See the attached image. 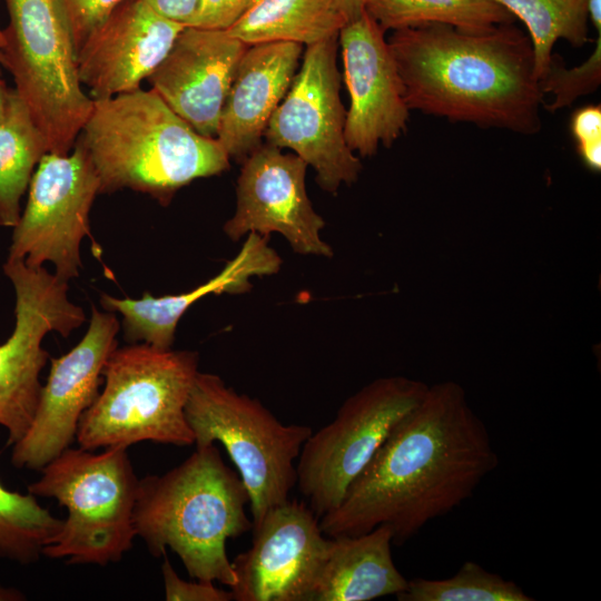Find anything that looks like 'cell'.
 I'll list each match as a JSON object with an SVG mask.
<instances>
[{
    "mask_svg": "<svg viewBox=\"0 0 601 601\" xmlns=\"http://www.w3.org/2000/svg\"><path fill=\"white\" fill-rule=\"evenodd\" d=\"M499 465L484 422L452 381L428 386L392 430L336 509L319 518L328 538L378 525L401 545L470 499Z\"/></svg>",
    "mask_w": 601,
    "mask_h": 601,
    "instance_id": "6da1fadb",
    "label": "cell"
},
{
    "mask_svg": "<svg viewBox=\"0 0 601 601\" xmlns=\"http://www.w3.org/2000/svg\"><path fill=\"white\" fill-rule=\"evenodd\" d=\"M387 41L410 110L523 135L540 130L532 45L513 23L480 32L426 24L394 30Z\"/></svg>",
    "mask_w": 601,
    "mask_h": 601,
    "instance_id": "7a4b0ae2",
    "label": "cell"
},
{
    "mask_svg": "<svg viewBox=\"0 0 601 601\" xmlns=\"http://www.w3.org/2000/svg\"><path fill=\"white\" fill-rule=\"evenodd\" d=\"M77 140L99 178V194L131 189L168 205L184 186L229 168L216 138L197 132L152 90L93 100Z\"/></svg>",
    "mask_w": 601,
    "mask_h": 601,
    "instance_id": "3957f363",
    "label": "cell"
},
{
    "mask_svg": "<svg viewBox=\"0 0 601 601\" xmlns=\"http://www.w3.org/2000/svg\"><path fill=\"white\" fill-rule=\"evenodd\" d=\"M248 492L215 444L196 447L161 475L139 480L134 508L136 535L154 556L170 549L190 578L229 588L236 575L226 553L228 539L253 529Z\"/></svg>",
    "mask_w": 601,
    "mask_h": 601,
    "instance_id": "277c9868",
    "label": "cell"
},
{
    "mask_svg": "<svg viewBox=\"0 0 601 601\" xmlns=\"http://www.w3.org/2000/svg\"><path fill=\"white\" fill-rule=\"evenodd\" d=\"M198 372L196 352L146 343L116 347L102 368L105 387L79 421L78 445L89 451L142 441L194 445L185 407Z\"/></svg>",
    "mask_w": 601,
    "mask_h": 601,
    "instance_id": "5b68a950",
    "label": "cell"
},
{
    "mask_svg": "<svg viewBox=\"0 0 601 601\" xmlns=\"http://www.w3.org/2000/svg\"><path fill=\"white\" fill-rule=\"evenodd\" d=\"M127 449L112 446L95 454L80 446L68 447L41 469L40 479L28 492L55 499L68 511L43 555L107 565L120 561L131 549L139 480Z\"/></svg>",
    "mask_w": 601,
    "mask_h": 601,
    "instance_id": "8992f818",
    "label": "cell"
},
{
    "mask_svg": "<svg viewBox=\"0 0 601 601\" xmlns=\"http://www.w3.org/2000/svg\"><path fill=\"white\" fill-rule=\"evenodd\" d=\"M185 414L196 447L219 442L226 450L248 492L253 526L289 499L311 426L284 424L257 398L236 392L216 374L201 372Z\"/></svg>",
    "mask_w": 601,
    "mask_h": 601,
    "instance_id": "52a82bcc",
    "label": "cell"
},
{
    "mask_svg": "<svg viewBox=\"0 0 601 601\" xmlns=\"http://www.w3.org/2000/svg\"><path fill=\"white\" fill-rule=\"evenodd\" d=\"M9 24L2 30L0 63L42 132L48 152L66 155L93 105L78 75L70 21L62 0H4Z\"/></svg>",
    "mask_w": 601,
    "mask_h": 601,
    "instance_id": "ba28073f",
    "label": "cell"
},
{
    "mask_svg": "<svg viewBox=\"0 0 601 601\" xmlns=\"http://www.w3.org/2000/svg\"><path fill=\"white\" fill-rule=\"evenodd\" d=\"M427 388L403 376L377 378L349 396L328 424L312 432L296 462V485L318 518L337 508L351 483Z\"/></svg>",
    "mask_w": 601,
    "mask_h": 601,
    "instance_id": "9c48e42d",
    "label": "cell"
},
{
    "mask_svg": "<svg viewBox=\"0 0 601 601\" xmlns=\"http://www.w3.org/2000/svg\"><path fill=\"white\" fill-rule=\"evenodd\" d=\"M337 51L338 36L306 46L300 68L264 132L266 142L293 150L313 167L317 185L331 194L355 183L362 170L345 140Z\"/></svg>",
    "mask_w": 601,
    "mask_h": 601,
    "instance_id": "30bf717a",
    "label": "cell"
},
{
    "mask_svg": "<svg viewBox=\"0 0 601 601\" xmlns=\"http://www.w3.org/2000/svg\"><path fill=\"white\" fill-rule=\"evenodd\" d=\"M3 272L16 293L14 329L0 345V425L13 445L27 433L41 391L40 373L49 353L42 341L49 332L68 337L86 321L83 309L68 298V283L43 266L7 259Z\"/></svg>",
    "mask_w": 601,
    "mask_h": 601,
    "instance_id": "8fae6325",
    "label": "cell"
},
{
    "mask_svg": "<svg viewBox=\"0 0 601 601\" xmlns=\"http://www.w3.org/2000/svg\"><path fill=\"white\" fill-rule=\"evenodd\" d=\"M99 187L97 171L78 140L66 155L45 154L31 177L7 259L33 268L51 263L55 275L67 283L78 277L80 243L89 235V213Z\"/></svg>",
    "mask_w": 601,
    "mask_h": 601,
    "instance_id": "7c38bea8",
    "label": "cell"
},
{
    "mask_svg": "<svg viewBox=\"0 0 601 601\" xmlns=\"http://www.w3.org/2000/svg\"><path fill=\"white\" fill-rule=\"evenodd\" d=\"M119 329L115 312L91 306L89 326L80 342L65 355L51 358L33 420L13 444L14 466L41 470L70 447L82 414L99 395L102 368L117 347Z\"/></svg>",
    "mask_w": 601,
    "mask_h": 601,
    "instance_id": "4fadbf2b",
    "label": "cell"
},
{
    "mask_svg": "<svg viewBox=\"0 0 601 601\" xmlns=\"http://www.w3.org/2000/svg\"><path fill=\"white\" fill-rule=\"evenodd\" d=\"M307 167L297 155L263 142L243 161L236 209L225 234L238 240L250 233H278L298 254L331 257L332 248L321 237L325 221L306 193Z\"/></svg>",
    "mask_w": 601,
    "mask_h": 601,
    "instance_id": "5bb4252c",
    "label": "cell"
},
{
    "mask_svg": "<svg viewBox=\"0 0 601 601\" xmlns=\"http://www.w3.org/2000/svg\"><path fill=\"white\" fill-rule=\"evenodd\" d=\"M249 549L231 565L235 601H308L328 536L304 502L287 500L253 526Z\"/></svg>",
    "mask_w": 601,
    "mask_h": 601,
    "instance_id": "9a60e30c",
    "label": "cell"
},
{
    "mask_svg": "<svg viewBox=\"0 0 601 601\" xmlns=\"http://www.w3.org/2000/svg\"><path fill=\"white\" fill-rule=\"evenodd\" d=\"M385 31L365 11L338 32L343 78L349 95L344 135L361 157L391 147L406 130L410 108Z\"/></svg>",
    "mask_w": 601,
    "mask_h": 601,
    "instance_id": "2e32d148",
    "label": "cell"
},
{
    "mask_svg": "<svg viewBox=\"0 0 601 601\" xmlns=\"http://www.w3.org/2000/svg\"><path fill=\"white\" fill-rule=\"evenodd\" d=\"M186 26L154 10L144 0H127L77 52L78 75L92 100L140 88Z\"/></svg>",
    "mask_w": 601,
    "mask_h": 601,
    "instance_id": "e0dca14e",
    "label": "cell"
},
{
    "mask_svg": "<svg viewBox=\"0 0 601 601\" xmlns=\"http://www.w3.org/2000/svg\"><path fill=\"white\" fill-rule=\"evenodd\" d=\"M247 47L226 29L186 26L148 77L151 89L197 132L216 138L221 109Z\"/></svg>",
    "mask_w": 601,
    "mask_h": 601,
    "instance_id": "ac0fdd59",
    "label": "cell"
},
{
    "mask_svg": "<svg viewBox=\"0 0 601 601\" xmlns=\"http://www.w3.org/2000/svg\"><path fill=\"white\" fill-rule=\"evenodd\" d=\"M303 47L277 41L248 46L225 100L216 139L229 158L244 161L263 144L274 111L297 72Z\"/></svg>",
    "mask_w": 601,
    "mask_h": 601,
    "instance_id": "d6986e66",
    "label": "cell"
},
{
    "mask_svg": "<svg viewBox=\"0 0 601 601\" xmlns=\"http://www.w3.org/2000/svg\"><path fill=\"white\" fill-rule=\"evenodd\" d=\"M267 237L248 234L238 254L216 276L191 290L159 297L145 292L139 299L102 294L100 304L105 311L121 314L126 342H144L169 349L179 319L198 299L210 294L247 292L252 277L273 275L279 270L282 259L269 247Z\"/></svg>",
    "mask_w": 601,
    "mask_h": 601,
    "instance_id": "ffe728a7",
    "label": "cell"
},
{
    "mask_svg": "<svg viewBox=\"0 0 601 601\" xmlns=\"http://www.w3.org/2000/svg\"><path fill=\"white\" fill-rule=\"evenodd\" d=\"M392 544L387 525L328 538L308 601H370L403 592L407 579L393 561Z\"/></svg>",
    "mask_w": 601,
    "mask_h": 601,
    "instance_id": "44dd1931",
    "label": "cell"
},
{
    "mask_svg": "<svg viewBox=\"0 0 601 601\" xmlns=\"http://www.w3.org/2000/svg\"><path fill=\"white\" fill-rule=\"evenodd\" d=\"M345 20L325 0H252L228 33L247 46H311L338 36Z\"/></svg>",
    "mask_w": 601,
    "mask_h": 601,
    "instance_id": "7402d4cb",
    "label": "cell"
},
{
    "mask_svg": "<svg viewBox=\"0 0 601 601\" xmlns=\"http://www.w3.org/2000/svg\"><path fill=\"white\" fill-rule=\"evenodd\" d=\"M48 152L46 139L27 105L14 89L0 117V225L14 227L20 218V199L35 167Z\"/></svg>",
    "mask_w": 601,
    "mask_h": 601,
    "instance_id": "603a6c76",
    "label": "cell"
},
{
    "mask_svg": "<svg viewBox=\"0 0 601 601\" xmlns=\"http://www.w3.org/2000/svg\"><path fill=\"white\" fill-rule=\"evenodd\" d=\"M365 11L384 31L447 24L480 32L515 21L494 0H367Z\"/></svg>",
    "mask_w": 601,
    "mask_h": 601,
    "instance_id": "cb8c5ba5",
    "label": "cell"
},
{
    "mask_svg": "<svg viewBox=\"0 0 601 601\" xmlns=\"http://www.w3.org/2000/svg\"><path fill=\"white\" fill-rule=\"evenodd\" d=\"M523 22L532 45L538 81L545 75L560 39L573 47L589 40V0H494Z\"/></svg>",
    "mask_w": 601,
    "mask_h": 601,
    "instance_id": "d4e9b609",
    "label": "cell"
},
{
    "mask_svg": "<svg viewBox=\"0 0 601 601\" xmlns=\"http://www.w3.org/2000/svg\"><path fill=\"white\" fill-rule=\"evenodd\" d=\"M62 524L35 495L9 491L0 482V558L20 564L38 561Z\"/></svg>",
    "mask_w": 601,
    "mask_h": 601,
    "instance_id": "484cf974",
    "label": "cell"
},
{
    "mask_svg": "<svg viewBox=\"0 0 601 601\" xmlns=\"http://www.w3.org/2000/svg\"><path fill=\"white\" fill-rule=\"evenodd\" d=\"M398 601H533L520 585L490 572L473 561L464 562L457 572L444 579L407 580Z\"/></svg>",
    "mask_w": 601,
    "mask_h": 601,
    "instance_id": "4316f807",
    "label": "cell"
},
{
    "mask_svg": "<svg viewBox=\"0 0 601 601\" xmlns=\"http://www.w3.org/2000/svg\"><path fill=\"white\" fill-rule=\"evenodd\" d=\"M594 48L587 60L573 68H565L562 59L553 55L549 69L539 80L542 93L553 96V100L545 108L554 112L570 106L578 98L594 92L601 83V31Z\"/></svg>",
    "mask_w": 601,
    "mask_h": 601,
    "instance_id": "83f0119b",
    "label": "cell"
},
{
    "mask_svg": "<svg viewBox=\"0 0 601 601\" xmlns=\"http://www.w3.org/2000/svg\"><path fill=\"white\" fill-rule=\"evenodd\" d=\"M570 131L577 152L590 170L601 169V106L589 105L577 109L570 119Z\"/></svg>",
    "mask_w": 601,
    "mask_h": 601,
    "instance_id": "f1b7e54d",
    "label": "cell"
},
{
    "mask_svg": "<svg viewBox=\"0 0 601 601\" xmlns=\"http://www.w3.org/2000/svg\"><path fill=\"white\" fill-rule=\"evenodd\" d=\"M127 0H62L72 30L76 50Z\"/></svg>",
    "mask_w": 601,
    "mask_h": 601,
    "instance_id": "f546056e",
    "label": "cell"
},
{
    "mask_svg": "<svg viewBox=\"0 0 601 601\" xmlns=\"http://www.w3.org/2000/svg\"><path fill=\"white\" fill-rule=\"evenodd\" d=\"M165 599L167 601H231L233 592L217 588L211 581L188 582L174 570L165 558L161 564Z\"/></svg>",
    "mask_w": 601,
    "mask_h": 601,
    "instance_id": "4dcf8cb0",
    "label": "cell"
},
{
    "mask_svg": "<svg viewBox=\"0 0 601 601\" xmlns=\"http://www.w3.org/2000/svg\"><path fill=\"white\" fill-rule=\"evenodd\" d=\"M252 0H199L186 26L228 29L247 9Z\"/></svg>",
    "mask_w": 601,
    "mask_h": 601,
    "instance_id": "1f68e13d",
    "label": "cell"
},
{
    "mask_svg": "<svg viewBox=\"0 0 601 601\" xmlns=\"http://www.w3.org/2000/svg\"><path fill=\"white\" fill-rule=\"evenodd\" d=\"M161 16L184 23L195 13L199 0H144Z\"/></svg>",
    "mask_w": 601,
    "mask_h": 601,
    "instance_id": "d6a6232c",
    "label": "cell"
},
{
    "mask_svg": "<svg viewBox=\"0 0 601 601\" xmlns=\"http://www.w3.org/2000/svg\"><path fill=\"white\" fill-rule=\"evenodd\" d=\"M345 22L357 19L365 12L367 0H325Z\"/></svg>",
    "mask_w": 601,
    "mask_h": 601,
    "instance_id": "836d02e7",
    "label": "cell"
},
{
    "mask_svg": "<svg viewBox=\"0 0 601 601\" xmlns=\"http://www.w3.org/2000/svg\"><path fill=\"white\" fill-rule=\"evenodd\" d=\"M24 595L17 589L0 587V601H20Z\"/></svg>",
    "mask_w": 601,
    "mask_h": 601,
    "instance_id": "e575fe53",
    "label": "cell"
},
{
    "mask_svg": "<svg viewBox=\"0 0 601 601\" xmlns=\"http://www.w3.org/2000/svg\"><path fill=\"white\" fill-rule=\"evenodd\" d=\"M10 93L11 89H9L4 81L0 78V117L7 107Z\"/></svg>",
    "mask_w": 601,
    "mask_h": 601,
    "instance_id": "d590c367",
    "label": "cell"
},
{
    "mask_svg": "<svg viewBox=\"0 0 601 601\" xmlns=\"http://www.w3.org/2000/svg\"><path fill=\"white\" fill-rule=\"evenodd\" d=\"M3 46V35H2V30L0 29V49L2 48Z\"/></svg>",
    "mask_w": 601,
    "mask_h": 601,
    "instance_id": "8d00e7d4",
    "label": "cell"
},
{
    "mask_svg": "<svg viewBox=\"0 0 601 601\" xmlns=\"http://www.w3.org/2000/svg\"><path fill=\"white\" fill-rule=\"evenodd\" d=\"M0 78H1V69H0Z\"/></svg>",
    "mask_w": 601,
    "mask_h": 601,
    "instance_id": "74e56055",
    "label": "cell"
}]
</instances>
